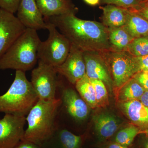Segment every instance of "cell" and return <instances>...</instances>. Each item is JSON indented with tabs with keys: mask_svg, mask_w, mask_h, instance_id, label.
I'll use <instances>...</instances> for the list:
<instances>
[{
	"mask_svg": "<svg viewBox=\"0 0 148 148\" xmlns=\"http://www.w3.org/2000/svg\"><path fill=\"white\" fill-rule=\"evenodd\" d=\"M44 19L53 24L71 45L83 51L105 53L112 51L108 29L103 23L81 19L74 13Z\"/></svg>",
	"mask_w": 148,
	"mask_h": 148,
	"instance_id": "6da1fadb",
	"label": "cell"
},
{
	"mask_svg": "<svg viewBox=\"0 0 148 148\" xmlns=\"http://www.w3.org/2000/svg\"><path fill=\"white\" fill-rule=\"evenodd\" d=\"M61 103L60 99L38 100L26 117L28 127L22 140L42 147L54 135L56 118Z\"/></svg>",
	"mask_w": 148,
	"mask_h": 148,
	"instance_id": "7a4b0ae2",
	"label": "cell"
},
{
	"mask_svg": "<svg viewBox=\"0 0 148 148\" xmlns=\"http://www.w3.org/2000/svg\"><path fill=\"white\" fill-rule=\"evenodd\" d=\"M41 41L34 29H27L0 58V70L26 72L34 66Z\"/></svg>",
	"mask_w": 148,
	"mask_h": 148,
	"instance_id": "3957f363",
	"label": "cell"
},
{
	"mask_svg": "<svg viewBox=\"0 0 148 148\" xmlns=\"http://www.w3.org/2000/svg\"><path fill=\"white\" fill-rule=\"evenodd\" d=\"M38 100L25 72L16 71L10 87L0 95V112L26 116Z\"/></svg>",
	"mask_w": 148,
	"mask_h": 148,
	"instance_id": "277c9868",
	"label": "cell"
},
{
	"mask_svg": "<svg viewBox=\"0 0 148 148\" xmlns=\"http://www.w3.org/2000/svg\"><path fill=\"white\" fill-rule=\"evenodd\" d=\"M45 22L47 24L48 37L45 41L40 43L38 58L45 64L56 67L66 60L71 49V43L53 24Z\"/></svg>",
	"mask_w": 148,
	"mask_h": 148,
	"instance_id": "5b68a950",
	"label": "cell"
},
{
	"mask_svg": "<svg viewBox=\"0 0 148 148\" xmlns=\"http://www.w3.org/2000/svg\"><path fill=\"white\" fill-rule=\"evenodd\" d=\"M104 54L110 66L113 85L116 88H120L140 73L135 56L128 51H110Z\"/></svg>",
	"mask_w": 148,
	"mask_h": 148,
	"instance_id": "8992f818",
	"label": "cell"
},
{
	"mask_svg": "<svg viewBox=\"0 0 148 148\" xmlns=\"http://www.w3.org/2000/svg\"><path fill=\"white\" fill-rule=\"evenodd\" d=\"M53 66L39 60L36 68L32 71L31 83L39 100L49 101L55 99L58 81Z\"/></svg>",
	"mask_w": 148,
	"mask_h": 148,
	"instance_id": "52a82bcc",
	"label": "cell"
},
{
	"mask_svg": "<svg viewBox=\"0 0 148 148\" xmlns=\"http://www.w3.org/2000/svg\"><path fill=\"white\" fill-rule=\"evenodd\" d=\"M26 116L6 114L0 119V148H13L25 132Z\"/></svg>",
	"mask_w": 148,
	"mask_h": 148,
	"instance_id": "ba28073f",
	"label": "cell"
},
{
	"mask_svg": "<svg viewBox=\"0 0 148 148\" xmlns=\"http://www.w3.org/2000/svg\"><path fill=\"white\" fill-rule=\"evenodd\" d=\"M26 29L14 14L0 9V58Z\"/></svg>",
	"mask_w": 148,
	"mask_h": 148,
	"instance_id": "9c48e42d",
	"label": "cell"
},
{
	"mask_svg": "<svg viewBox=\"0 0 148 148\" xmlns=\"http://www.w3.org/2000/svg\"><path fill=\"white\" fill-rule=\"evenodd\" d=\"M54 68L57 73L65 77L72 84H75L86 75L83 51L71 45V49L65 61Z\"/></svg>",
	"mask_w": 148,
	"mask_h": 148,
	"instance_id": "30bf717a",
	"label": "cell"
},
{
	"mask_svg": "<svg viewBox=\"0 0 148 148\" xmlns=\"http://www.w3.org/2000/svg\"><path fill=\"white\" fill-rule=\"evenodd\" d=\"M86 75L90 79L99 80L110 89L112 79L108 69V62L104 53L97 51H83Z\"/></svg>",
	"mask_w": 148,
	"mask_h": 148,
	"instance_id": "8fae6325",
	"label": "cell"
},
{
	"mask_svg": "<svg viewBox=\"0 0 148 148\" xmlns=\"http://www.w3.org/2000/svg\"><path fill=\"white\" fill-rule=\"evenodd\" d=\"M16 13V17L27 29H47V24L35 0H21Z\"/></svg>",
	"mask_w": 148,
	"mask_h": 148,
	"instance_id": "7c38bea8",
	"label": "cell"
},
{
	"mask_svg": "<svg viewBox=\"0 0 148 148\" xmlns=\"http://www.w3.org/2000/svg\"><path fill=\"white\" fill-rule=\"evenodd\" d=\"M61 100L68 113L74 119L81 121L87 118L90 107L73 89H64Z\"/></svg>",
	"mask_w": 148,
	"mask_h": 148,
	"instance_id": "4fadbf2b",
	"label": "cell"
},
{
	"mask_svg": "<svg viewBox=\"0 0 148 148\" xmlns=\"http://www.w3.org/2000/svg\"><path fill=\"white\" fill-rule=\"evenodd\" d=\"M44 18L75 13L77 9L71 0H35Z\"/></svg>",
	"mask_w": 148,
	"mask_h": 148,
	"instance_id": "5bb4252c",
	"label": "cell"
},
{
	"mask_svg": "<svg viewBox=\"0 0 148 148\" xmlns=\"http://www.w3.org/2000/svg\"><path fill=\"white\" fill-rule=\"evenodd\" d=\"M103 10V24L108 28L124 27L127 22L129 10L112 5L101 7Z\"/></svg>",
	"mask_w": 148,
	"mask_h": 148,
	"instance_id": "9a60e30c",
	"label": "cell"
},
{
	"mask_svg": "<svg viewBox=\"0 0 148 148\" xmlns=\"http://www.w3.org/2000/svg\"><path fill=\"white\" fill-rule=\"evenodd\" d=\"M93 120L96 132L103 140H107L112 137L119 127L117 120L110 114H99Z\"/></svg>",
	"mask_w": 148,
	"mask_h": 148,
	"instance_id": "2e32d148",
	"label": "cell"
},
{
	"mask_svg": "<svg viewBox=\"0 0 148 148\" xmlns=\"http://www.w3.org/2000/svg\"><path fill=\"white\" fill-rule=\"evenodd\" d=\"M122 108L130 119L141 126L148 125V108L138 100L123 102Z\"/></svg>",
	"mask_w": 148,
	"mask_h": 148,
	"instance_id": "e0dca14e",
	"label": "cell"
},
{
	"mask_svg": "<svg viewBox=\"0 0 148 148\" xmlns=\"http://www.w3.org/2000/svg\"><path fill=\"white\" fill-rule=\"evenodd\" d=\"M127 22L124 27L133 38L148 36V21L130 9Z\"/></svg>",
	"mask_w": 148,
	"mask_h": 148,
	"instance_id": "ac0fdd59",
	"label": "cell"
},
{
	"mask_svg": "<svg viewBox=\"0 0 148 148\" xmlns=\"http://www.w3.org/2000/svg\"><path fill=\"white\" fill-rule=\"evenodd\" d=\"M109 42L112 51H126L130 44L134 39L124 27L108 28Z\"/></svg>",
	"mask_w": 148,
	"mask_h": 148,
	"instance_id": "d6986e66",
	"label": "cell"
},
{
	"mask_svg": "<svg viewBox=\"0 0 148 148\" xmlns=\"http://www.w3.org/2000/svg\"><path fill=\"white\" fill-rule=\"evenodd\" d=\"M75 85L80 96L90 108H95L98 107L94 87L86 75L78 81Z\"/></svg>",
	"mask_w": 148,
	"mask_h": 148,
	"instance_id": "ffe728a7",
	"label": "cell"
},
{
	"mask_svg": "<svg viewBox=\"0 0 148 148\" xmlns=\"http://www.w3.org/2000/svg\"><path fill=\"white\" fill-rule=\"evenodd\" d=\"M146 90L134 78L119 88L118 99L122 102L140 99Z\"/></svg>",
	"mask_w": 148,
	"mask_h": 148,
	"instance_id": "44dd1931",
	"label": "cell"
},
{
	"mask_svg": "<svg viewBox=\"0 0 148 148\" xmlns=\"http://www.w3.org/2000/svg\"><path fill=\"white\" fill-rule=\"evenodd\" d=\"M58 138L61 148H80L82 145V136L75 135L66 129L60 131Z\"/></svg>",
	"mask_w": 148,
	"mask_h": 148,
	"instance_id": "7402d4cb",
	"label": "cell"
},
{
	"mask_svg": "<svg viewBox=\"0 0 148 148\" xmlns=\"http://www.w3.org/2000/svg\"><path fill=\"white\" fill-rule=\"evenodd\" d=\"M126 51L135 57L148 54V36L136 38L130 44Z\"/></svg>",
	"mask_w": 148,
	"mask_h": 148,
	"instance_id": "603a6c76",
	"label": "cell"
},
{
	"mask_svg": "<svg viewBox=\"0 0 148 148\" xmlns=\"http://www.w3.org/2000/svg\"><path fill=\"white\" fill-rule=\"evenodd\" d=\"M139 132V129L135 126H130L125 127L117 132L115 138V142L128 147L132 144Z\"/></svg>",
	"mask_w": 148,
	"mask_h": 148,
	"instance_id": "cb8c5ba5",
	"label": "cell"
},
{
	"mask_svg": "<svg viewBox=\"0 0 148 148\" xmlns=\"http://www.w3.org/2000/svg\"><path fill=\"white\" fill-rule=\"evenodd\" d=\"M90 80L95 90L98 107H105L108 106L109 97L106 85L99 80L90 79Z\"/></svg>",
	"mask_w": 148,
	"mask_h": 148,
	"instance_id": "d4e9b609",
	"label": "cell"
},
{
	"mask_svg": "<svg viewBox=\"0 0 148 148\" xmlns=\"http://www.w3.org/2000/svg\"><path fill=\"white\" fill-rule=\"evenodd\" d=\"M144 1V0H100L101 4L112 5L126 9L135 8Z\"/></svg>",
	"mask_w": 148,
	"mask_h": 148,
	"instance_id": "484cf974",
	"label": "cell"
},
{
	"mask_svg": "<svg viewBox=\"0 0 148 148\" xmlns=\"http://www.w3.org/2000/svg\"><path fill=\"white\" fill-rule=\"evenodd\" d=\"M20 1L21 0H0V8L14 14Z\"/></svg>",
	"mask_w": 148,
	"mask_h": 148,
	"instance_id": "4316f807",
	"label": "cell"
},
{
	"mask_svg": "<svg viewBox=\"0 0 148 148\" xmlns=\"http://www.w3.org/2000/svg\"><path fill=\"white\" fill-rule=\"evenodd\" d=\"M131 10L138 14L148 21V1H144L139 5L133 8H130Z\"/></svg>",
	"mask_w": 148,
	"mask_h": 148,
	"instance_id": "83f0119b",
	"label": "cell"
},
{
	"mask_svg": "<svg viewBox=\"0 0 148 148\" xmlns=\"http://www.w3.org/2000/svg\"><path fill=\"white\" fill-rule=\"evenodd\" d=\"M137 82L145 89L148 91V74L146 72L138 73L134 77Z\"/></svg>",
	"mask_w": 148,
	"mask_h": 148,
	"instance_id": "f1b7e54d",
	"label": "cell"
},
{
	"mask_svg": "<svg viewBox=\"0 0 148 148\" xmlns=\"http://www.w3.org/2000/svg\"><path fill=\"white\" fill-rule=\"evenodd\" d=\"M140 72H147L148 71V54L143 56L135 57Z\"/></svg>",
	"mask_w": 148,
	"mask_h": 148,
	"instance_id": "f546056e",
	"label": "cell"
},
{
	"mask_svg": "<svg viewBox=\"0 0 148 148\" xmlns=\"http://www.w3.org/2000/svg\"><path fill=\"white\" fill-rule=\"evenodd\" d=\"M13 148H43L36 143L27 140H21Z\"/></svg>",
	"mask_w": 148,
	"mask_h": 148,
	"instance_id": "4dcf8cb0",
	"label": "cell"
},
{
	"mask_svg": "<svg viewBox=\"0 0 148 148\" xmlns=\"http://www.w3.org/2000/svg\"><path fill=\"white\" fill-rule=\"evenodd\" d=\"M139 100L141 103L148 108V91H145Z\"/></svg>",
	"mask_w": 148,
	"mask_h": 148,
	"instance_id": "1f68e13d",
	"label": "cell"
},
{
	"mask_svg": "<svg viewBox=\"0 0 148 148\" xmlns=\"http://www.w3.org/2000/svg\"><path fill=\"white\" fill-rule=\"evenodd\" d=\"M104 148H129L127 146H123L121 144L116 143V142H114V143H111L109 144L106 147Z\"/></svg>",
	"mask_w": 148,
	"mask_h": 148,
	"instance_id": "d6a6232c",
	"label": "cell"
},
{
	"mask_svg": "<svg viewBox=\"0 0 148 148\" xmlns=\"http://www.w3.org/2000/svg\"><path fill=\"white\" fill-rule=\"evenodd\" d=\"M86 3L90 5H96L100 3V0H84Z\"/></svg>",
	"mask_w": 148,
	"mask_h": 148,
	"instance_id": "836d02e7",
	"label": "cell"
},
{
	"mask_svg": "<svg viewBox=\"0 0 148 148\" xmlns=\"http://www.w3.org/2000/svg\"><path fill=\"white\" fill-rule=\"evenodd\" d=\"M144 148H148V138L144 144Z\"/></svg>",
	"mask_w": 148,
	"mask_h": 148,
	"instance_id": "e575fe53",
	"label": "cell"
},
{
	"mask_svg": "<svg viewBox=\"0 0 148 148\" xmlns=\"http://www.w3.org/2000/svg\"><path fill=\"white\" fill-rule=\"evenodd\" d=\"M144 1H148V0H144Z\"/></svg>",
	"mask_w": 148,
	"mask_h": 148,
	"instance_id": "d590c367",
	"label": "cell"
},
{
	"mask_svg": "<svg viewBox=\"0 0 148 148\" xmlns=\"http://www.w3.org/2000/svg\"><path fill=\"white\" fill-rule=\"evenodd\" d=\"M146 73H147L148 74V71L147 72H146Z\"/></svg>",
	"mask_w": 148,
	"mask_h": 148,
	"instance_id": "8d00e7d4",
	"label": "cell"
},
{
	"mask_svg": "<svg viewBox=\"0 0 148 148\" xmlns=\"http://www.w3.org/2000/svg\"><path fill=\"white\" fill-rule=\"evenodd\" d=\"M0 9H1V8H0Z\"/></svg>",
	"mask_w": 148,
	"mask_h": 148,
	"instance_id": "74e56055",
	"label": "cell"
}]
</instances>
